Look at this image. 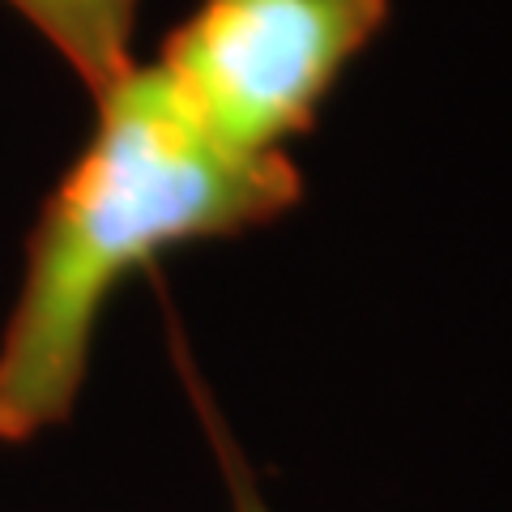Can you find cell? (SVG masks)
I'll list each match as a JSON object with an SVG mask.
<instances>
[{
  "mask_svg": "<svg viewBox=\"0 0 512 512\" xmlns=\"http://www.w3.org/2000/svg\"><path fill=\"white\" fill-rule=\"evenodd\" d=\"M64 56L90 94L133 69L137 0H5Z\"/></svg>",
  "mask_w": 512,
  "mask_h": 512,
  "instance_id": "3957f363",
  "label": "cell"
},
{
  "mask_svg": "<svg viewBox=\"0 0 512 512\" xmlns=\"http://www.w3.org/2000/svg\"><path fill=\"white\" fill-rule=\"evenodd\" d=\"M384 22L389 0H201L154 64L222 146L265 158L316 124Z\"/></svg>",
  "mask_w": 512,
  "mask_h": 512,
  "instance_id": "7a4b0ae2",
  "label": "cell"
},
{
  "mask_svg": "<svg viewBox=\"0 0 512 512\" xmlns=\"http://www.w3.org/2000/svg\"><path fill=\"white\" fill-rule=\"evenodd\" d=\"M205 419H210V436H214V448H218V461H222V478H227V491H231V504L235 512H269L261 487H256V478L248 474L244 457L235 453V444L227 440V431H222V423L214 419L210 410H205Z\"/></svg>",
  "mask_w": 512,
  "mask_h": 512,
  "instance_id": "277c9868",
  "label": "cell"
},
{
  "mask_svg": "<svg viewBox=\"0 0 512 512\" xmlns=\"http://www.w3.org/2000/svg\"><path fill=\"white\" fill-rule=\"evenodd\" d=\"M86 150L47 197L0 333V440L64 423L120 282L171 248L278 222L303 197L291 154H239L188 111L158 64L94 94Z\"/></svg>",
  "mask_w": 512,
  "mask_h": 512,
  "instance_id": "6da1fadb",
  "label": "cell"
}]
</instances>
